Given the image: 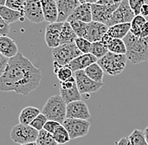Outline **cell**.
<instances>
[{
    "label": "cell",
    "instance_id": "obj_1",
    "mask_svg": "<svg viewBox=\"0 0 148 145\" xmlns=\"http://www.w3.org/2000/svg\"><path fill=\"white\" fill-rule=\"evenodd\" d=\"M41 80L40 70L19 52L9 59L6 71L0 76V90L27 96L40 86Z\"/></svg>",
    "mask_w": 148,
    "mask_h": 145
},
{
    "label": "cell",
    "instance_id": "obj_2",
    "mask_svg": "<svg viewBox=\"0 0 148 145\" xmlns=\"http://www.w3.org/2000/svg\"><path fill=\"white\" fill-rule=\"evenodd\" d=\"M123 39L126 46L125 54L129 61L136 65L148 61V37L136 36L130 31Z\"/></svg>",
    "mask_w": 148,
    "mask_h": 145
},
{
    "label": "cell",
    "instance_id": "obj_3",
    "mask_svg": "<svg viewBox=\"0 0 148 145\" xmlns=\"http://www.w3.org/2000/svg\"><path fill=\"white\" fill-rule=\"evenodd\" d=\"M66 106L67 104L61 95H55L46 101L41 112L48 120L56 121L62 124L66 118Z\"/></svg>",
    "mask_w": 148,
    "mask_h": 145
},
{
    "label": "cell",
    "instance_id": "obj_4",
    "mask_svg": "<svg viewBox=\"0 0 148 145\" xmlns=\"http://www.w3.org/2000/svg\"><path fill=\"white\" fill-rule=\"evenodd\" d=\"M128 58L125 54H114L109 52L98 61L105 74L110 76H118L124 71L126 67Z\"/></svg>",
    "mask_w": 148,
    "mask_h": 145
},
{
    "label": "cell",
    "instance_id": "obj_5",
    "mask_svg": "<svg viewBox=\"0 0 148 145\" xmlns=\"http://www.w3.org/2000/svg\"><path fill=\"white\" fill-rule=\"evenodd\" d=\"M82 54L83 53L79 50L75 42L63 44L52 49L53 61L61 65H67L75 58Z\"/></svg>",
    "mask_w": 148,
    "mask_h": 145
},
{
    "label": "cell",
    "instance_id": "obj_6",
    "mask_svg": "<svg viewBox=\"0 0 148 145\" xmlns=\"http://www.w3.org/2000/svg\"><path fill=\"white\" fill-rule=\"evenodd\" d=\"M39 131L36 128L22 123H18L11 129L10 138L12 141L19 145L36 142Z\"/></svg>",
    "mask_w": 148,
    "mask_h": 145
},
{
    "label": "cell",
    "instance_id": "obj_7",
    "mask_svg": "<svg viewBox=\"0 0 148 145\" xmlns=\"http://www.w3.org/2000/svg\"><path fill=\"white\" fill-rule=\"evenodd\" d=\"M62 125L69 133L71 139L86 136L90 128V123L88 120L77 118H66Z\"/></svg>",
    "mask_w": 148,
    "mask_h": 145
},
{
    "label": "cell",
    "instance_id": "obj_8",
    "mask_svg": "<svg viewBox=\"0 0 148 145\" xmlns=\"http://www.w3.org/2000/svg\"><path fill=\"white\" fill-rule=\"evenodd\" d=\"M73 76L81 94H92L100 90L103 86V82H95L88 77L85 73V71H77L74 72Z\"/></svg>",
    "mask_w": 148,
    "mask_h": 145
},
{
    "label": "cell",
    "instance_id": "obj_9",
    "mask_svg": "<svg viewBox=\"0 0 148 145\" xmlns=\"http://www.w3.org/2000/svg\"><path fill=\"white\" fill-rule=\"evenodd\" d=\"M135 17L136 14L130 6L129 1L124 0L114 12L109 24V27L118 24L131 23Z\"/></svg>",
    "mask_w": 148,
    "mask_h": 145
},
{
    "label": "cell",
    "instance_id": "obj_10",
    "mask_svg": "<svg viewBox=\"0 0 148 145\" xmlns=\"http://www.w3.org/2000/svg\"><path fill=\"white\" fill-rule=\"evenodd\" d=\"M24 14L25 18L33 24H40L46 21L40 0H26Z\"/></svg>",
    "mask_w": 148,
    "mask_h": 145
},
{
    "label": "cell",
    "instance_id": "obj_11",
    "mask_svg": "<svg viewBox=\"0 0 148 145\" xmlns=\"http://www.w3.org/2000/svg\"><path fill=\"white\" fill-rule=\"evenodd\" d=\"M91 114L88 105L83 100L75 101L66 106V118H77L88 120Z\"/></svg>",
    "mask_w": 148,
    "mask_h": 145
},
{
    "label": "cell",
    "instance_id": "obj_12",
    "mask_svg": "<svg viewBox=\"0 0 148 145\" xmlns=\"http://www.w3.org/2000/svg\"><path fill=\"white\" fill-rule=\"evenodd\" d=\"M64 23L55 22L49 24L46 27L45 40L48 47L54 49L61 46V34Z\"/></svg>",
    "mask_w": 148,
    "mask_h": 145
},
{
    "label": "cell",
    "instance_id": "obj_13",
    "mask_svg": "<svg viewBox=\"0 0 148 145\" xmlns=\"http://www.w3.org/2000/svg\"><path fill=\"white\" fill-rule=\"evenodd\" d=\"M119 7V5H114L112 7H107L98 3L92 4V21L100 22L106 25L109 27V24L114 12Z\"/></svg>",
    "mask_w": 148,
    "mask_h": 145
},
{
    "label": "cell",
    "instance_id": "obj_14",
    "mask_svg": "<svg viewBox=\"0 0 148 145\" xmlns=\"http://www.w3.org/2000/svg\"><path fill=\"white\" fill-rule=\"evenodd\" d=\"M57 3L58 18L57 22L64 23L81 4L79 0H59Z\"/></svg>",
    "mask_w": 148,
    "mask_h": 145
},
{
    "label": "cell",
    "instance_id": "obj_15",
    "mask_svg": "<svg viewBox=\"0 0 148 145\" xmlns=\"http://www.w3.org/2000/svg\"><path fill=\"white\" fill-rule=\"evenodd\" d=\"M109 27L100 22L92 21L88 24V29L85 39L90 42H97L102 40L103 37L107 33Z\"/></svg>",
    "mask_w": 148,
    "mask_h": 145
},
{
    "label": "cell",
    "instance_id": "obj_16",
    "mask_svg": "<svg viewBox=\"0 0 148 145\" xmlns=\"http://www.w3.org/2000/svg\"><path fill=\"white\" fill-rule=\"evenodd\" d=\"M98 61H99V59L96 58L91 53L82 54L78 57L75 58L73 61H72L67 65L71 68V70L73 72H76L77 71H84L89 65L98 62Z\"/></svg>",
    "mask_w": 148,
    "mask_h": 145
},
{
    "label": "cell",
    "instance_id": "obj_17",
    "mask_svg": "<svg viewBox=\"0 0 148 145\" xmlns=\"http://www.w3.org/2000/svg\"><path fill=\"white\" fill-rule=\"evenodd\" d=\"M73 20H79V21H83L88 24L92 22V4L88 3H81L74 11L73 14L68 18L67 22H70Z\"/></svg>",
    "mask_w": 148,
    "mask_h": 145
},
{
    "label": "cell",
    "instance_id": "obj_18",
    "mask_svg": "<svg viewBox=\"0 0 148 145\" xmlns=\"http://www.w3.org/2000/svg\"><path fill=\"white\" fill-rule=\"evenodd\" d=\"M0 53L8 58H13L19 53L15 41L9 36L0 37Z\"/></svg>",
    "mask_w": 148,
    "mask_h": 145
},
{
    "label": "cell",
    "instance_id": "obj_19",
    "mask_svg": "<svg viewBox=\"0 0 148 145\" xmlns=\"http://www.w3.org/2000/svg\"><path fill=\"white\" fill-rule=\"evenodd\" d=\"M42 9L45 16V20L49 24L57 22L58 9L57 3L55 0H40Z\"/></svg>",
    "mask_w": 148,
    "mask_h": 145
},
{
    "label": "cell",
    "instance_id": "obj_20",
    "mask_svg": "<svg viewBox=\"0 0 148 145\" xmlns=\"http://www.w3.org/2000/svg\"><path fill=\"white\" fill-rule=\"evenodd\" d=\"M0 17L9 25L25 18L24 12H19L6 7L5 5L0 6Z\"/></svg>",
    "mask_w": 148,
    "mask_h": 145
},
{
    "label": "cell",
    "instance_id": "obj_21",
    "mask_svg": "<svg viewBox=\"0 0 148 145\" xmlns=\"http://www.w3.org/2000/svg\"><path fill=\"white\" fill-rule=\"evenodd\" d=\"M40 113V110L36 107H32V106L26 107L20 112V114L18 116L19 123L30 125V123Z\"/></svg>",
    "mask_w": 148,
    "mask_h": 145
},
{
    "label": "cell",
    "instance_id": "obj_22",
    "mask_svg": "<svg viewBox=\"0 0 148 145\" xmlns=\"http://www.w3.org/2000/svg\"><path fill=\"white\" fill-rule=\"evenodd\" d=\"M130 31V23L118 24L109 27L107 34L113 39H124Z\"/></svg>",
    "mask_w": 148,
    "mask_h": 145
},
{
    "label": "cell",
    "instance_id": "obj_23",
    "mask_svg": "<svg viewBox=\"0 0 148 145\" xmlns=\"http://www.w3.org/2000/svg\"><path fill=\"white\" fill-rule=\"evenodd\" d=\"M77 38V35L74 32L71 24L67 21L64 22L63 27L62 29V34H61V45L73 43Z\"/></svg>",
    "mask_w": 148,
    "mask_h": 145
},
{
    "label": "cell",
    "instance_id": "obj_24",
    "mask_svg": "<svg viewBox=\"0 0 148 145\" xmlns=\"http://www.w3.org/2000/svg\"><path fill=\"white\" fill-rule=\"evenodd\" d=\"M60 95L63 98L66 104H69L75 101L81 100V93L77 88V86H74L73 87L69 89H60Z\"/></svg>",
    "mask_w": 148,
    "mask_h": 145
},
{
    "label": "cell",
    "instance_id": "obj_25",
    "mask_svg": "<svg viewBox=\"0 0 148 145\" xmlns=\"http://www.w3.org/2000/svg\"><path fill=\"white\" fill-rule=\"evenodd\" d=\"M53 68H54V72L60 82H64L66 80L71 78L72 76H73L74 72L68 65H61L53 61Z\"/></svg>",
    "mask_w": 148,
    "mask_h": 145
},
{
    "label": "cell",
    "instance_id": "obj_26",
    "mask_svg": "<svg viewBox=\"0 0 148 145\" xmlns=\"http://www.w3.org/2000/svg\"><path fill=\"white\" fill-rule=\"evenodd\" d=\"M85 73L88 77H90L92 80L97 82H103V78L104 71L102 69V67L98 64V62L89 65L87 69L84 70Z\"/></svg>",
    "mask_w": 148,
    "mask_h": 145
},
{
    "label": "cell",
    "instance_id": "obj_27",
    "mask_svg": "<svg viewBox=\"0 0 148 145\" xmlns=\"http://www.w3.org/2000/svg\"><path fill=\"white\" fill-rule=\"evenodd\" d=\"M109 50L114 54H126V46L122 39H112L108 45Z\"/></svg>",
    "mask_w": 148,
    "mask_h": 145
},
{
    "label": "cell",
    "instance_id": "obj_28",
    "mask_svg": "<svg viewBox=\"0 0 148 145\" xmlns=\"http://www.w3.org/2000/svg\"><path fill=\"white\" fill-rule=\"evenodd\" d=\"M147 19L146 18V17H144L140 14L136 15L130 23V32L134 35L140 37L141 29L145 25V24L147 23Z\"/></svg>",
    "mask_w": 148,
    "mask_h": 145
},
{
    "label": "cell",
    "instance_id": "obj_29",
    "mask_svg": "<svg viewBox=\"0 0 148 145\" xmlns=\"http://www.w3.org/2000/svg\"><path fill=\"white\" fill-rule=\"evenodd\" d=\"M109 52H110V50H109L108 46L106 44H104L101 40L92 43V48H91L90 53L93 54L99 60L101 59L102 57H103L105 54H108Z\"/></svg>",
    "mask_w": 148,
    "mask_h": 145
},
{
    "label": "cell",
    "instance_id": "obj_30",
    "mask_svg": "<svg viewBox=\"0 0 148 145\" xmlns=\"http://www.w3.org/2000/svg\"><path fill=\"white\" fill-rule=\"evenodd\" d=\"M39 145H59L54 138L52 133L42 129L39 132V136L36 140Z\"/></svg>",
    "mask_w": 148,
    "mask_h": 145
},
{
    "label": "cell",
    "instance_id": "obj_31",
    "mask_svg": "<svg viewBox=\"0 0 148 145\" xmlns=\"http://www.w3.org/2000/svg\"><path fill=\"white\" fill-rule=\"evenodd\" d=\"M53 136L59 145L66 144L71 140L69 133L62 124L56 130V132L53 133Z\"/></svg>",
    "mask_w": 148,
    "mask_h": 145
},
{
    "label": "cell",
    "instance_id": "obj_32",
    "mask_svg": "<svg viewBox=\"0 0 148 145\" xmlns=\"http://www.w3.org/2000/svg\"><path fill=\"white\" fill-rule=\"evenodd\" d=\"M128 138L131 145H148L144 131L140 129H135Z\"/></svg>",
    "mask_w": 148,
    "mask_h": 145
},
{
    "label": "cell",
    "instance_id": "obj_33",
    "mask_svg": "<svg viewBox=\"0 0 148 145\" xmlns=\"http://www.w3.org/2000/svg\"><path fill=\"white\" fill-rule=\"evenodd\" d=\"M69 23L71 24L74 32L76 33L77 37H81V38L86 37L87 33H88V23L79 21V20H73V21H70Z\"/></svg>",
    "mask_w": 148,
    "mask_h": 145
},
{
    "label": "cell",
    "instance_id": "obj_34",
    "mask_svg": "<svg viewBox=\"0 0 148 145\" xmlns=\"http://www.w3.org/2000/svg\"><path fill=\"white\" fill-rule=\"evenodd\" d=\"M75 43H76V45L77 46V48L79 49V50L83 54H88V53H90L91 48H92V42H90L87 39L77 37L75 39Z\"/></svg>",
    "mask_w": 148,
    "mask_h": 145
},
{
    "label": "cell",
    "instance_id": "obj_35",
    "mask_svg": "<svg viewBox=\"0 0 148 145\" xmlns=\"http://www.w3.org/2000/svg\"><path fill=\"white\" fill-rule=\"evenodd\" d=\"M47 121H48L47 118L42 112H40L36 118L34 119V121L30 123V126H32L34 128H36L40 132V130L44 129V127H45Z\"/></svg>",
    "mask_w": 148,
    "mask_h": 145
},
{
    "label": "cell",
    "instance_id": "obj_36",
    "mask_svg": "<svg viewBox=\"0 0 148 145\" xmlns=\"http://www.w3.org/2000/svg\"><path fill=\"white\" fill-rule=\"evenodd\" d=\"M25 2L26 0H6L5 6L14 10L24 12Z\"/></svg>",
    "mask_w": 148,
    "mask_h": 145
},
{
    "label": "cell",
    "instance_id": "obj_37",
    "mask_svg": "<svg viewBox=\"0 0 148 145\" xmlns=\"http://www.w3.org/2000/svg\"><path fill=\"white\" fill-rule=\"evenodd\" d=\"M128 1H129L130 6L133 10V12L135 13L136 16L140 15V9L142 6L146 3V0H128Z\"/></svg>",
    "mask_w": 148,
    "mask_h": 145
},
{
    "label": "cell",
    "instance_id": "obj_38",
    "mask_svg": "<svg viewBox=\"0 0 148 145\" xmlns=\"http://www.w3.org/2000/svg\"><path fill=\"white\" fill-rule=\"evenodd\" d=\"M61 125H62L61 123H58L56 121H52V120H48L46 122L45 127H44V129L46 131H47V132H49V133L53 134L56 132V130L60 127Z\"/></svg>",
    "mask_w": 148,
    "mask_h": 145
},
{
    "label": "cell",
    "instance_id": "obj_39",
    "mask_svg": "<svg viewBox=\"0 0 148 145\" xmlns=\"http://www.w3.org/2000/svg\"><path fill=\"white\" fill-rule=\"evenodd\" d=\"M10 27L8 23H6L3 18L0 17V35L1 36H8L9 34Z\"/></svg>",
    "mask_w": 148,
    "mask_h": 145
},
{
    "label": "cell",
    "instance_id": "obj_40",
    "mask_svg": "<svg viewBox=\"0 0 148 145\" xmlns=\"http://www.w3.org/2000/svg\"><path fill=\"white\" fill-rule=\"evenodd\" d=\"M9 58L4 56L3 54H0V76L3 75L6 71L8 65H9Z\"/></svg>",
    "mask_w": 148,
    "mask_h": 145
},
{
    "label": "cell",
    "instance_id": "obj_41",
    "mask_svg": "<svg viewBox=\"0 0 148 145\" xmlns=\"http://www.w3.org/2000/svg\"><path fill=\"white\" fill-rule=\"evenodd\" d=\"M97 3L100 4V5H103V6H107V7H112L114 5H118L115 3L114 0H99Z\"/></svg>",
    "mask_w": 148,
    "mask_h": 145
},
{
    "label": "cell",
    "instance_id": "obj_42",
    "mask_svg": "<svg viewBox=\"0 0 148 145\" xmlns=\"http://www.w3.org/2000/svg\"><path fill=\"white\" fill-rule=\"evenodd\" d=\"M114 145H131V144H130L129 138L125 137V138H120L119 141H117Z\"/></svg>",
    "mask_w": 148,
    "mask_h": 145
},
{
    "label": "cell",
    "instance_id": "obj_43",
    "mask_svg": "<svg viewBox=\"0 0 148 145\" xmlns=\"http://www.w3.org/2000/svg\"><path fill=\"white\" fill-rule=\"evenodd\" d=\"M140 38H147L148 37V20L147 21V23L145 24V25L143 26L141 32H140Z\"/></svg>",
    "mask_w": 148,
    "mask_h": 145
},
{
    "label": "cell",
    "instance_id": "obj_44",
    "mask_svg": "<svg viewBox=\"0 0 148 145\" xmlns=\"http://www.w3.org/2000/svg\"><path fill=\"white\" fill-rule=\"evenodd\" d=\"M140 15L144 16V17H148V4L147 3H145L142 8L140 9Z\"/></svg>",
    "mask_w": 148,
    "mask_h": 145
},
{
    "label": "cell",
    "instance_id": "obj_45",
    "mask_svg": "<svg viewBox=\"0 0 148 145\" xmlns=\"http://www.w3.org/2000/svg\"><path fill=\"white\" fill-rule=\"evenodd\" d=\"M144 134H145L146 139H147V143H148V126L146 127V128H145V130H144Z\"/></svg>",
    "mask_w": 148,
    "mask_h": 145
},
{
    "label": "cell",
    "instance_id": "obj_46",
    "mask_svg": "<svg viewBox=\"0 0 148 145\" xmlns=\"http://www.w3.org/2000/svg\"><path fill=\"white\" fill-rule=\"evenodd\" d=\"M99 0H86V3H88L90 4H93V3H97Z\"/></svg>",
    "mask_w": 148,
    "mask_h": 145
},
{
    "label": "cell",
    "instance_id": "obj_47",
    "mask_svg": "<svg viewBox=\"0 0 148 145\" xmlns=\"http://www.w3.org/2000/svg\"><path fill=\"white\" fill-rule=\"evenodd\" d=\"M123 1H124V0H114L115 3H116V4H118V5H120V3H121Z\"/></svg>",
    "mask_w": 148,
    "mask_h": 145
},
{
    "label": "cell",
    "instance_id": "obj_48",
    "mask_svg": "<svg viewBox=\"0 0 148 145\" xmlns=\"http://www.w3.org/2000/svg\"><path fill=\"white\" fill-rule=\"evenodd\" d=\"M22 145H39L37 144L36 142H33V143H29V144H22Z\"/></svg>",
    "mask_w": 148,
    "mask_h": 145
},
{
    "label": "cell",
    "instance_id": "obj_49",
    "mask_svg": "<svg viewBox=\"0 0 148 145\" xmlns=\"http://www.w3.org/2000/svg\"><path fill=\"white\" fill-rule=\"evenodd\" d=\"M5 3H6V0H0V4L1 5H5Z\"/></svg>",
    "mask_w": 148,
    "mask_h": 145
},
{
    "label": "cell",
    "instance_id": "obj_50",
    "mask_svg": "<svg viewBox=\"0 0 148 145\" xmlns=\"http://www.w3.org/2000/svg\"><path fill=\"white\" fill-rule=\"evenodd\" d=\"M79 2H80L81 3H86V0H79Z\"/></svg>",
    "mask_w": 148,
    "mask_h": 145
},
{
    "label": "cell",
    "instance_id": "obj_51",
    "mask_svg": "<svg viewBox=\"0 0 148 145\" xmlns=\"http://www.w3.org/2000/svg\"><path fill=\"white\" fill-rule=\"evenodd\" d=\"M55 1H56V2H57V1H59V0H55Z\"/></svg>",
    "mask_w": 148,
    "mask_h": 145
},
{
    "label": "cell",
    "instance_id": "obj_52",
    "mask_svg": "<svg viewBox=\"0 0 148 145\" xmlns=\"http://www.w3.org/2000/svg\"><path fill=\"white\" fill-rule=\"evenodd\" d=\"M147 18H148V17H147ZM147 20H148V19H147Z\"/></svg>",
    "mask_w": 148,
    "mask_h": 145
}]
</instances>
